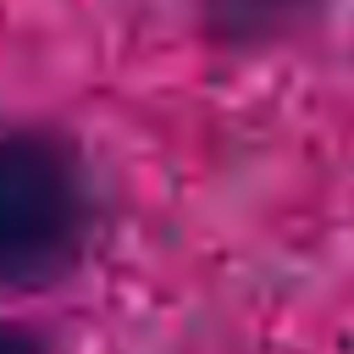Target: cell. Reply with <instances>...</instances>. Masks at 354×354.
I'll use <instances>...</instances> for the list:
<instances>
[{"label":"cell","mask_w":354,"mask_h":354,"mask_svg":"<svg viewBox=\"0 0 354 354\" xmlns=\"http://www.w3.org/2000/svg\"><path fill=\"white\" fill-rule=\"evenodd\" d=\"M100 238L88 155L55 127H0V293L72 282Z\"/></svg>","instance_id":"6da1fadb"},{"label":"cell","mask_w":354,"mask_h":354,"mask_svg":"<svg viewBox=\"0 0 354 354\" xmlns=\"http://www.w3.org/2000/svg\"><path fill=\"white\" fill-rule=\"evenodd\" d=\"M0 354H50V348H44V337H39L33 326H22V321H0Z\"/></svg>","instance_id":"7a4b0ae2"}]
</instances>
